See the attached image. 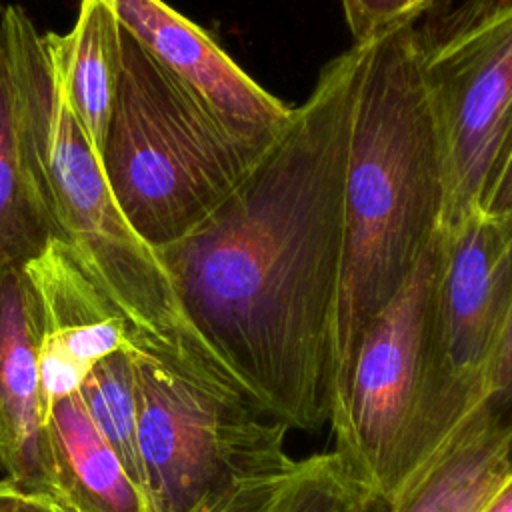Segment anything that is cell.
<instances>
[{
  "mask_svg": "<svg viewBox=\"0 0 512 512\" xmlns=\"http://www.w3.org/2000/svg\"><path fill=\"white\" fill-rule=\"evenodd\" d=\"M442 230L366 326L330 408L334 452L392 500L476 402L454 384L438 322Z\"/></svg>",
  "mask_w": 512,
  "mask_h": 512,
  "instance_id": "cell-6",
  "label": "cell"
},
{
  "mask_svg": "<svg viewBox=\"0 0 512 512\" xmlns=\"http://www.w3.org/2000/svg\"><path fill=\"white\" fill-rule=\"evenodd\" d=\"M480 512H512V476L494 492Z\"/></svg>",
  "mask_w": 512,
  "mask_h": 512,
  "instance_id": "cell-22",
  "label": "cell"
},
{
  "mask_svg": "<svg viewBox=\"0 0 512 512\" xmlns=\"http://www.w3.org/2000/svg\"><path fill=\"white\" fill-rule=\"evenodd\" d=\"M64 96L100 152L118 84L122 22L114 0H80L70 32L44 34Z\"/></svg>",
  "mask_w": 512,
  "mask_h": 512,
  "instance_id": "cell-14",
  "label": "cell"
},
{
  "mask_svg": "<svg viewBox=\"0 0 512 512\" xmlns=\"http://www.w3.org/2000/svg\"><path fill=\"white\" fill-rule=\"evenodd\" d=\"M36 324L42 410L78 392L90 368L130 346V328L108 294L62 240L22 264Z\"/></svg>",
  "mask_w": 512,
  "mask_h": 512,
  "instance_id": "cell-9",
  "label": "cell"
},
{
  "mask_svg": "<svg viewBox=\"0 0 512 512\" xmlns=\"http://www.w3.org/2000/svg\"><path fill=\"white\" fill-rule=\"evenodd\" d=\"M16 512H58V506L52 498H48L42 492H28V496L16 508Z\"/></svg>",
  "mask_w": 512,
  "mask_h": 512,
  "instance_id": "cell-23",
  "label": "cell"
},
{
  "mask_svg": "<svg viewBox=\"0 0 512 512\" xmlns=\"http://www.w3.org/2000/svg\"><path fill=\"white\" fill-rule=\"evenodd\" d=\"M28 490L12 482L10 478H0V512H16V508L24 502Z\"/></svg>",
  "mask_w": 512,
  "mask_h": 512,
  "instance_id": "cell-21",
  "label": "cell"
},
{
  "mask_svg": "<svg viewBox=\"0 0 512 512\" xmlns=\"http://www.w3.org/2000/svg\"><path fill=\"white\" fill-rule=\"evenodd\" d=\"M510 436L480 398L402 484L390 512H480L512 476Z\"/></svg>",
  "mask_w": 512,
  "mask_h": 512,
  "instance_id": "cell-13",
  "label": "cell"
},
{
  "mask_svg": "<svg viewBox=\"0 0 512 512\" xmlns=\"http://www.w3.org/2000/svg\"><path fill=\"white\" fill-rule=\"evenodd\" d=\"M482 400L510 436L508 460L512 464V304L484 372Z\"/></svg>",
  "mask_w": 512,
  "mask_h": 512,
  "instance_id": "cell-18",
  "label": "cell"
},
{
  "mask_svg": "<svg viewBox=\"0 0 512 512\" xmlns=\"http://www.w3.org/2000/svg\"><path fill=\"white\" fill-rule=\"evenodd\" d=\"M130 356L152 512H268L296 466L290 426L216 354Z\"/></svg>",
  "mask_w": 512,
  "mask_h": 512,
  "instance_id": "cell-4",
  "label": "cell"
},
{
  "mask_svg": "<svg viewBox=\"0 0 512 512\" xmlns=\"http://www.w3.org/2000/svg\"><path fill=\"white\" fill-rule=\"evenodd\" d=\"M0 50L14 82L26 168L52 236L70 246L108 294L134 344L164 352L200 342L156 250L118 208L100 154L68 106L44 34L18 6L2 12Z\"/></svg>",
  "mask_w": 512,
  "mask_h": 512,
  "instance_id": "cell-3",
  "label": "cell"
},
{
  "mask_svg": "<svg viewBox=\"0 0 512 512\" xmlns=\"http://www.w3.org/2000/svg\"><path fill=\"white\" fill-rule=\"evenodd\" d=\"M56 504V502H54ZM58 506V512H72V510H68V508H64V506H60V504H56Z\"/></svg>",
  "mask_w": 512,
  "mask_h": 512,
  "instance_id": "cell-25",
  "label": "cell"
},
{
  "mask_svg": "<svg viewBox=\"0 0 512 512\" xmlns=\"http://www.w3.org/2000/svg\"><path fill=\"white\" fill-rule=\"evenodd\" d=\"M512 304V220L472 212L442 230L438 322L448 372L470 402L484 390V372Z\"/></svg>",
  "mask_w": 512,
  "mask_h": 512,
  "instance_id": "cell-8",
  "label": "cell"
},
{
  "mask_svg": "<svg viewBox=\"0 0 512 512\" xmlns=\"http://www.w3.org/2000/svg\"><path fill=\"white\" fill-rule=\"evenodd\" d=\"M268 512H390V500L330 450L296 460Z\"/></svg>",
  "mask_w": 512,
  "mask_h": 512,
  "instance_id": "cell-17",
  "label": "cell"
},
{
  "mask_svg": "<svg viewBox=\"0 0 512 512\" xmlns=\"http://www.w3.org/2000/svg\"><path fill=\"white\" fill-rule=\"evenodd\" d=\"M78 394L100 436L114 450L130 480L146 496L130 346L98 360L82 380Z\"/></svg>",
  "mask_w": 512,
  "mask_h": 512,
  "instance_id": "cell-16",
  "label": "cell"
},
{
  "mask_svg": "<svg viewBox=\"0 0 512 512\" xmlns=\"http://www.w3.org/2000/svg\"><path fill=\"white\" fill-rule=\"evenodd\" d=\"M276 138L228 124L122 26L118 84L98 154L118 208L152 250L208 220Z\"/></svg>",
  "mask_w": 512,
  "mask_h": 512,
  "instance_id": "cell-5",
  "label": "cell"
},
{
  "mask_svg": "<svg viewBox=\"0 0 512 512\" xmlns=\"http://www.w3.org/2000/svg\"><path fill=\"white\" fill-rule=\"evenodd\" d=\"M444 206L442 144L420 74L416 28L404 22L368 42L352 108L330 408L366 326L440 234Z\"/></svg>",
  "mask_w": 512,
  "mask_h": 512,
  "instance_id": "cell-2",
  "label": "cell"
},
{
  "mask_svg": "<svg viewBox=\"0 0 512 512\" xmlns=\"http://www.w3.org/2000/svg\"><path fill=\"white\" fill-rule=\"evenodd\" d=\"M438 2H446V0H412V6H414V14H416V18H418L420 14H424L426 10L434 8Z\"/></svg>",
  "mask_w": 512,
  "mask_h": 512,
  "instance_id": "cell-24",
  "label": "cell"
},
{
  "mask_svg": "<svg viewBox=\"0 0 512 512\" xmlns=\"http://www.w3.org/2000/svg\"><path fill=\"white\" fill-rule=\"evenodd\" d=\"M368 42L320 70L208 220L156 250L196 334L262 404L308 434L330 422L348 138Z\"/></svg>",
  "mask_w": 512,
  "mask_h": 512,
  "instance_id": "cell-1",
  "label": "cell"
},
{
  "mask_svg": "<svg viewBox=\"0 0 512 512\" xmlns=\"http://www.w3.org/2000/svg\"><path fill=\"white\" fill-rule=\"evenodd\" d=\"M354 42H368L392 26L414 22L412 0H340Z\"/></svg>",
  "mask_w": 512,
  "mask_h": 512,
  "instance_id": "cell-19",
  "label": "cell"
},
{
  "mask_svg": "<svg viewBox=\"0 0 512 512\" xmlns=\"http://www.w3.org/2000/svg\"><path fill=\"white\" fill-rule=\"evenodd\" d=\"M0 470L28 492L42 490L38 324L22 266L0 270Z\"/></svg>",
  "mask_w": 512,
  "mask_h": 512,
  "instance_id": "cell-11",
  "label": "cell"
},
{
  "mask_svg": "<svg viewBox=\"0 0 512 512\" xmlns=\"http://www.w3.org/2000/svg\"><path fill=\"white\" fill-rule=\"evenodd\" d=\"M416 44L444 154L442 230H452L478 210L512 128V0H466L416 30Z\"/></svg>",
  "mask_w": 512,
  "mask_h": 512,
  "instance_id": "cell-7",
  "label": "cell"
},
{
  "mask_svg": "<svg viewBox=\"0 0 512 512\" xmlns=\"http://www.w3.org/2000/svg\"><path fill=\"white\" fill-rule=\"evenodd\" d=\"M52 238L26 168L14 82L0 50V270L26 264Z\"/></svg>",
  "mask_w": 512,
  "mask_h": 512,
  "instance_id": "cell-15",
  "label": "cell"
},
{
  "mask_svg": "<svg viewBox=\"0 0 512 512\" xmlns=\"http://www.w3.org/2000/svg\"><path fill=\"white\" fill-rule=\"evenodd\" d=\"M478 210L490 218L512 220V128L486 178Z\"/></svg>",
  "mask_w": 512,
  "mask_h": 512,
  "instance_id": "cell-20",
  "label": "cell"
},
{
  "mask_svg": "<svg viewBox=\"0 0 512 512\" xmlns=\"http://www.w3.org/2000/svg\"><path fill=\"white\" fill-rule=\"evenodd\" d=\"M122 26L214 112L252 136H278L292 106L264 90L212 36L162 0H114Z\"/></svg>",
  "mask_w": 512,
  "mask_h": 512,
  "instance_id": "cell-10",
  "label": "cell"
},
{
  "mask_svg": "<svg viewBox=\"0 0 512 512\" xmlns=\"http://www.w3.org/2000/svg\"><path fill=\"white\" fill-rule=\"evenodd\" d=\"M42 494L72 512H152L78 392L42 412Z\"/></svg>",
  "mask_w": 512,
  "mask_h": 512,
  "instance_id": "cell-12",
  "label": "cell"
}]
</instances>
